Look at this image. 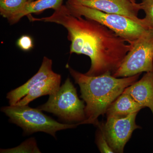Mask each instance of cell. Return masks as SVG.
<instances>
[{
	"instance_id": "8fae6325",
	"label": "cell",
	"mask_w": 153,
	"mask_h": 153,
	"mask_svg": "<svg viewBox=\"0 0 153 153\" xmlns=\"http://www.w3.org/2000/svg\"><path fill=\"white\" fill-rule=\"evenodd\" d=\"M61 76L54 73L47 79L40 81L34 85L26 95L16 105H27L38 97L46 95H54L60 87Z\"/></svg>"
},
{
	"instance_id": "5b68a950",
	"label": "cell",
	"mask_w": 153,
	"mask_h": 153,
	"mask_svg": "<svg viewBox=\"0 0 153 153\" xmlns=\"http://www.w3.org/2000/svg\"><path fill=\"white\" fill-rule=\"evenodd\" d=\"M84 102L79 100L76 88L68 77L56 94L49 95L46 103L37 108L56 115L67 122L83 124L86 119Z\"/></svg>"
},
{
	"instance_id": "2e32d148",
	"label": "cell",
	"mask_w": 153,
	"mask_h": 153,
	"mask_svg": "<svg viewBox=\"0 0 153 153\" xmlns=\"http://www.w3.org/2000/svg\"><path fill=\"white\" fill-rule=\"evenodd\" d=\"M99 130L97 134L96 143L100 152L114 153L107 141L101 128L98 126Z\"/></svg>"
},
{
	"instance_id": "4fadbf2b",
	"label": "cell",
	"mask_w": 153,
	"mask_h": 153,
	"mask_svg": "<svg viewBox=\"0 0 153 153\" xmlns=\"http://www.w3.org/2000/svg\"><path fill=\"white\" fill-rule=\"evenodd\" d=\"M63 0H36L28 2L21 11L7 19L8 21L13 25L19 22L23 17L31 14L41 13L49 9L55 10L63 5Z\"/></svg>"
},
{
	"instance_id": "52a82bcc",
	"label": "cell",
	"mask_w": 153,
	"mask_h": 153,
	"mask_svg": "<svg viewBox=\"0 0 153 153\" xmlns=\"http://www.w3.org/2000/svg\"><path fill=\"white\" fill-rule=\"evenodd\" d=\"M138 113L124 117H107L104 124L99 123L107 141L114 153L123 152L125 146L128 141L134 130L140 128L136 123Z\"/></svg>"
},
{
	"instance_id": "277c9868",
	"label": "cell",
	"mask_w": 153,
	"mask_h": 153,
	"mask_svg": "<svg viewBox=\"0 0 153 153\" xmlns=\"http://www.w3.org/2000/svg\"><path fill=\"white\" fill-rule=\"evenodd\" d=\"M1 111L13 123L23 129L26 134L37 132H44L56 138V133L61 130L74 128L79 123L66 124L60 123L47 116L38 108H32L27 105H10L3 107Z\"/></svg>"
},
{
	"instance_id": "ffe728a7",
	"label": "cell",
	"mask_w": 153,
	"mask_h": 153,
	"mask_svg": "<svg viewBox=\"0 0 153 153\" xmlns=\"http://www.w3.org/2000/svg\"><path fill=\"white\" fill-rule=\"evenodd\" d=\"M34 0H28V1H29V2H31L33 1H34Z\"/></svg>"
},
{
	"instance_id": "44dd1931",
	"label": "cell",
	"mask_w": 153,
	"mask_h": 153,
	"mask_svg": "<svg viewBox=\"0 0 153 153\" xmlns=\"http://www.w3.org/2000/svg\"><path fill=\"white\" fill-rule=\"evenodd\" d=\"M152 113H153V112H152Z\"/></svg>"
},
{
	"instance_id": "6da1fadb",
	"label": "cell",
	"mask_w": 153,
	"mask_h": 153,
	"mask_svg": "<svg viewBox=\"0 0 153 153\" xmlns=\"http://www.w3.org/2000/svg\"><path fill=\"white\" fill-rule=\"evenodd\" d=\"M33 21L55 23L66 28L71 42L70 53L83 54L90 58V68L85 73L89 76L106 72L113 75L133 45L100 23L74 16L65 5L49 17L33 18Z\"/></svg>"
},
{
	"instance_id": "8992f818",
	"label": "cell",
	"mask_w": 153,
	"mask_h": 153,
	"mask_svg": "<svg viewBox=\"0 0 153 153\" xmlns=\"http://www.w3.org/2000/svg\"><path fill=\"white\" fill-rule=\"evenodd\" d=\"M143 72H153V27L134 42L132 48L113 76L128 77Z\"/></svg>"
},
{
	"instance_id": "e0dca14e",
	"label": "cell",
	"mask_w": 153,
	"mask_h": 153,
	"mask_svg": "<svg viewBox=\"0 0 153 153\" xmlns=\"http://www.w3.org/2000/svg\"><path fill=\"white\" fill-rule=\"evenodd\" d=\"M142 10L146 13L145 19L153 26V0H142Z\"/></svg>"
},
{
	"instance_id": "7c38bea8",
	"label": "cell",
	"mask_w": 153,
	"mask_h": 153,
	"mask_svg": "<svg viewBox=\"0 0 153 153\" xmlns=\"http://www.w3.org/2000/svg\"><path fill=\"white\" fill-rule=\"evenodd\" d=\"M143 108L129 94L123 92L108 108L107 117H124L138 113Z\"/></svg>"
},
{
	"instance_id": "9a60e30c",
	"label": "cell",
	"mask_w": 153,
	"mask_h": 153,
	"mask_svg": "<svg viewBox=\"0 0 153 153\" xmlns=\"http://www.w3.org/2000/svg\"><path fill=\"white\" fill-rule=\"evenodd\" d=\"M1 153H41L37 146L35 138H32L24 142L17 147L1 149Z\"/></svg>"
},
{
	"instance_id": "5bb4252c",
	"label": "cell",
	"mask_w": 153,
	"mask_h": 153,
	"mask_svg": "<svg viewBox=\"0 0 153 153\" xmlns=\"http://www.w3.org/2000/svg\"><path fill=\"white\" fill-rule=\"evenodd\" d=\"M28 2V0H0V14L8 19L21 11Z\"/></svg>"
},
{
	"instance_id": "d6986e66",
	"label": "cell",
	"mask_w": 153,
	"mask_h": 153,
	"mask_svg": "<svg viewBox=\"0 0 153 153\" xmlns=\"http://www.w3.org/2000/svg\"><path fill=\"white\" fill-rule=\"evenodd\" d=\"M130 1H131L133 2L136 3L135 0H130Z\"/></svg>"
},
{
	"instance_id": "ba28073f",
	"label": "cell",
	"mask_w": 153,
	"mask_h": 153,
	"mask_svg": "<svg viewBox=\"0 0 153 153\" xmlns=\"http://www.w3.org/2000/svg\"><path fill=\"white\" fill-rule=\"evenodd\" d=\"M78 4L96 9L107 13L117 14L128 17L142 25L153 27L145 19L138 17L142 10L141 4L130 0H70Z\"/></svg>"
},
{
	"instance_id": "9c48e42d",
	"label": "cell",
	"mask_w": 153,
	"mask_h": 153,
	"mask_svg": "<svg viewBox=\"0 0 153 153\" xmlns=\"http://www.w3.org/2000/svg\"><path fill=\"white\" fill-rule=\"evenodd\" d=\"M123 92L129 94L143 108H149L153 112V72H146Z\"/></svg>"
},
{
	"instance_id": "ac0fdd59",
	"label": "cell",
	"mask_w": 153,
	"mask_h": 153,
	"mask_svg": "<svg viewBox=\"0 0 153 153\" xmlns=\"http://www.w3.org/2000/svg\"><path fill=\"white\" fill-rule=\"evenodd\" d=\"M17 44L19 48L25 51L32 49L33 47V39L30 36L24 35L19 38Z\"/></svg>"
},
{
	"instance_id": "7a4b0ae2",
	"label": "cell",
	"mask_w": 153,
	"mask_h": 153,
	"mask_svg": "<svg viewBox=\"0 0 153 153\" xmlns=\"http://www.w3.org/2000/svg\"><path fill=\"white\" fill-rule=\"evenodd\" d=\"M67 66L75 83L79 85L81 97L86 103V119L83 124L98 125L100 116L106 114L112 102L123 93L126 88L137 81L141 74L121 78L115 77L110 72L98 76H89Z\"/></svg>"
},
{
	"instance_id": "30bf717a",
	"label": "cell",
	"mask_w": 153,
	"mask_h": 153,
	"mask_svg": "<svg viewBox=\"0 0 153 153\" xmlns=\"http://www.w3.org/2000/svg\"><path fill=\"white\" fill-rule=\"evenodd\" d=\"M52 61L44 57L39 70L35 75L22 86L11 91L7 94V98L10 105H15L26 95L29 90L38 82L47 79L55 73L52 69Z\"/></svg>"
},
{
	"instance_id": "3957f363",
	"label": "cell",
	"mask_w": 153,
	"mask_h": 153,
	"mask_svg": "<svg viewBox=\"0 0 153 153\" xmlns=\"http://www.w3.org/2000/svg\"><path fill=\"white\" fill-rule=\"evenodd\" d=\"M65 5L74 16L94 20L106 26L130 44L134 42L153 27L142 25L128 17L117 14L107 13L67 0Z\"/></svg>"
}]
</instances>
